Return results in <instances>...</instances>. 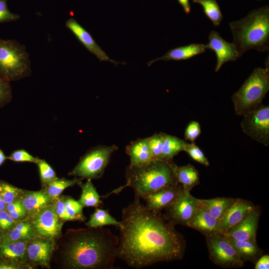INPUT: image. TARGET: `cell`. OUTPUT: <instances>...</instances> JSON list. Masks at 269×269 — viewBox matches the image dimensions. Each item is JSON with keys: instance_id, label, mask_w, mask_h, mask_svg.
<instances>
[{"instance_id": "1", "label": "cell", "mask_w": 269, "mask_h": 269, "mask_svg": "<svg viewBox=\"0 0 269 269\" xmlns=\"http://www.w3.org/2000/svg\"><path fill=\"white\" fill-rule=\"evenodd\" d=\"M117 258L129 267L141 269L159 262L181 260L185 241L160 213L134 201L122 211Z\"/></svg>"}, {"instance_id": "2", "label": "cell", "mask_w": 269, "mask_h": 269, "mask_svg": "<svg viewBox=\"0 0 269 269\" xmlns=\"http://www.w3.org/2000/svg\"><path fill=\"white\" fill-rule=\"evenodd\" d=\"M119 241L109 229H69L55 241L51 260L59 269H112Z\"/></svg>"}, {"instance_id": "3", "label": "cell", "mask_w": 269, "mask_h": 269, "mask_svg": "<svg viewBox=\"0 0 269 269\" xmlns=\"http://www.w3.org/2000/svg\"><path fill=\"white\" fill-rule=\"evenodd\" d=\"M233 43L241 57L246 51L269 49V6L251 11L244 18L229 23Z\"/></svg>"}, {"instance_id": "4", "label": "cell", "mask_w": 269, "mask_h": 269, "mask_svg": "<svg viewBox=\"0 0 269 269\" xmlns=\"http://www.w3.org/2000/svg\"><path fill=\"white\" fill-rule=\"evenodd\" d=\"M126 183L108 195L118 193L124 188L131 187L134 190V198L142 199L147 194L164 187L177 183L173 176L169 162L153 160L145 164L131 166L126 172Z\"/></svg>"}, {"instance_id": "5", "label": "cell", "mask_w": 269, "mask_h": 269, "mask_svg": "<svg viewBox=\"0 0 269 269\" xmlns=\"http://www.w3.org/2000/svg\"><path fill=\"white\" fill-rule=\"evenodd\" d=\"M269 91L268 62L265 68L258 67L254 69L241 87L233 95L232 101L236 115L242 116L262 104Z\"/></svg>"}, {"instance_id": "6", "label": "cell", "mask_w": 269, "mask_h": 269, "mask_svg": "<svg viewBox=\"0 0 269 269\" xmlns=\"http://www.w3.org/2000/svg\"><path fill=\"white\" fill-rule=\"evenodd\" d=\"M31 73L25 46L15 40L0 38V75L10 82L27 77Z\"/></svg>"}, {"instance_id": "7", "label": "cell", "mask_w": 269, "mask_h": 269, "mask_svg": "<svg viewBox=\"0 0 269 269\" xmlns=\"http://www.w3.org/2000/svg\"><path fill=\"white\" fill-rule=\"evenodd\" d=\"M117 149L116 145L93 148L82 157L69 175L82 179L100 178L109 164L112 154Z\"/></svg>"}, {"instance_id": "8", "label": "cell", "mask_w": 269, "mask_h": 269, "mask_svg": "<svg viewBox=\"0 0 269 269\" xmlns=\"http://www.w3.org/2000/svg\"><path fill=\"white\" fill-rule=\"evenodd\" d=\"M242 131L252 139L269 144V106L262 103L242 116Z\"/></svg>"}, {"instance_id": "9", "label": "cell", "mask_w": 269, "mask_h": 269, "mask_svg": "<svg viewBox=\"0 0 269 269\" xmlns=\"http://www.w3.org/2000/svg\"><path fill=\"white\" fill-rule=\"evenodd\" d=\"M206 242L210 259L215 264L226 268L243 266L244 262L224 236L215 234L207 236Z\"/></svg>"}, {"instance_id": "10", "label": "cell", "mask_w": 269, "mask_h": 269, "mask_svg": "<svg viewBox=\"0 0 269 269\" xmlns=\"http://www.w3.org/2000/svg\"><path fill=\"white\" fill-rule=\"evenodd\" d=\"M52 204L28 219L30 221L35 238L48 239L55 242L62 235L64 222L56 215Z\"/></svg>"}, {"instance_id": "11", "label": "cell", "mask_w": 269, "mask_h": 269, "mask_svg": "<svg viewBox=\"0 0 269 269\" xmlns=\"http://www.w3.org/2000/svg\"><path fill=\"white\" fill-rule=\"evenodd\" d=\"M198 207V199L182 189L165 210L164 218L172 223L186 226Z\"/></svg>"}, {"instance_id": "12", "label": "cell", "mask_w": 269, "mask_h": 269, "mask_svg": "<svg viewBox=\"0 0 269 269\" xmlns=\"http://www.w3.org/2000/svg\"><path fill=\"white\" fill-rule=\"evenodd\" d=\"M55 242L48 239L35 237L28 241L26 247L27 261L30 268H51Z\"/></svg>"}, {"instance_id": "13", "label": "cell", "mask_w": 269, "mask_h": 269, "mask_svg": "<svg viewBox=\"0 0 269 269\" xmlns=\"http://www.w3.org/2000/svg\"><path fill=\"white\" fill-rule=\"evenodd\" d=\"M66 27L71 31L80 43L91 53L93 54L100 62L109 61L117 65L126 64L125 62L115 61L107 55L105 52L96 42L90 33L75 18H70L65 23Z\"/></svg>"}, {"instance_id": "14", "label": "cell", "mask_w": 269, "mask_h": 269, "mask_svg": "<svg viewBox=\"0 0 269 269\" xmlns=\"http://www.w3.org/2000/svg\"><path fill=\"white\" fill-rule=\"evenodd\" d=\"M255 207L249 201L236 199L219 220L217 234L223 235L241 221Z\"/></svg>"}, {"instance_id": "15", "label": "cell", "mask_w": 269, "mask_h": 269, "mask_svg": "<svg viewBox=\"0 0 269 269\" xmlns=\"http://www.w3.org/2000/svg\"><path fill=\"white\" fill-rule=\"evenodd\" d=\"M209 43L206 49L214 51L217 58L215 71L218 72L225 63L236 61L240 56L233 43L224 40L216 31H211L209 35Z\"/></svg>"}, {"instance_id": "16", "label": "cell", "mask_w": 269, "mask_h": 269, "mask_svg": "<svg viewBox=\"0 0 269 269\" xmlns=\"http://www.w3.org/2000/svg\"><path fill=\"white\" fill-rule=\"evenodd\" d=\"M261 212L260 207L256 206L241 221L228 230L223 236L233 240L256 239Z\"/></svg>"}, {"instance_id": "17", "label": "cell", "mask_w": 269, "mask_h": 269, "mask_svg": "<svg viewBox=\"0 0 269 269\" xmlns=\"http://www.w3.org/2000/svg\"><path fill=\"white\" fill-rule=\"evenodd\" d=\"M28 240L0 242V262L8 263L19 267L21 269H31L26 256Z\"/></svg>"}, {"instance_id": "18", "label": "cell", "mask_w": 269, "mask_h": 269, "mask_svg": "<svg viewBox=\"0 0 269 269\" xmlns=\"http://www.w3.org/2000/svg\"><path fill=\"white\" fill-rule=\"evenodd\" d=\"M182 189V186L176 183L149 193L142 199L148 209L160 213L173 201Z\"/></svg>"}, {"instance_id": "19", "label": "cell", "mask_w": 269, "mask_h": 269, "mask_svg": "<svg viewBox=\"0 0 269 269\" xmlns=\"http://www.w3.org/2000/svg\"><path fill=\"white\" fill-rule=\"evenodd\" d=\"M27 217L30 218L51 205L53 201L42 189L40 191H23L20 198Z\"/></svg>"}, {"instance_id": "20", "label": "cell", "mask_w": 269, "mask_h": 269, "mask_svg": "<svg viewBox=\"0 0 269 269\" xmlns=\"http://www.w3.org/2000/svg\"><path fill=\"white\" fill-rule=\"evenodd\" d=\"M218 224V219L212 216L205 209L198 206L186 226L198 231L207 237L217 234Z\"/></svg>"}, {"instance_id": "21", "label": "cell", "mask_w": 269, "mask_h": 269, "mask_svg": "<svg viewBox=\"0 0 269 269\" xmlns=\"http://www.w3.org/2000/svg\"><path fill=\"white\" fill-rule=\"evenodd\" d=\"M168 162L176 181L183 189L190 191L200 183L199 172L193 165L188 164L179 166L171 160Z\"/></svg>"}, {"instance_id": "22", "label": "cell", "mask_w": 269, "mask_h": 269, "mask_svg": "<svg viewBox=\"0 0 269 269\" xmlns=\"http://www.w3.org/2000/svg\"><path fill=\"white\" fill-rule=\"evenodd\" d=\"M126 153L130 158L131 166H140L154 160L147 138L138 139L126 147Z\"/></svg>"}, {"instance_id": "23", "label": "cell", "mask_w": 269, "mask_h": 269, "mask_svg": "<svg viewBox=\"0 0 269 269\" xmlns=\"http://www.w3.org/2000/svg\"><path fill=\"white\" fill-rule=\"evenodd\" d=\"M206 49L205 45L203 44L192 43L188 45L178 47L170 49L162 56L149 61L147 65L150 66L153 63L160 60L168 61L171 60L189 59L196 55L204 53Z\"/></svg>"}, {"instance_id": "24", "label": "cell", "mask_w": 269, "mask_h": 269, "mask_svg": "<svg viewBox=\"0 0 269 269\" xmlns=\"http://www.w3.org/2000/svg\"><path fill=\"white\" fill-rule=\"evenodd\" d=\"M236 199L228 197L198 199V203L199 207L205 209L212 216L219 220Z\"/></svg>"}, {"instance_id": "25", "label": "cell", "mask_w": 269, "mask_h": 269, "mask_svg": "<svg viewBox=\"0 0 269 269\" xmlns=\"http://www.w3.org/2000/svg\"><path fill=\"white\" fill-rule=\"evenodd\" d=\"M35 238L29 219L16 221L14 225L3 232V240L10 241L29 240Z\"/></svg>"}, {"instance_id": "26", "label": "cell", "mask_w": 269, "mask_h": 269, "mask_svg": "<svg viewBox=\"0 0 269 269\" xmlns=\"http://www.w3.org/2000/svg\"><path fill=\"white\" fill-rule=\"evenodd\" d=\"M229 240L244 262L256 261L262 253V250L258 246L256 239L243 241Z\"/></svg>"}, {"instance_id": "27", "label": "cell", "mask_w": 269, "mask_h": 269, "mask_svg": "<svg viewBox=\"0 0 269 269\" xmlns=\"http://www.w3.org/2000/svg\"><path fill=\"white\" fill-rule=\"evenodd\" d=\"M163 146L160 160L168 162L180 151H184L187 142L176 136L161 133Z\"/></svg>"}, {"instance_id": "28", "label": "cell", "mask_w": 269, "mask_h": 269, "mask_svg": "<svg viewBox=\"0 0 269 269\" xmlns=\"http://www.w3.org/2000/svg\"><path fill=\"white\" fill-rule=\"evenodd\" d=\"M82 179L75 177L73 179L58 178L42 186V190L53 200L61 196L63 191L69 187L82 183Z\"/></svg>"}, {"instance_id": "29", "label": "cell", "mask_w": 269, "mask_h": 269, "mask_svg": "<svg viewBox=\"0 0 269 269\" xmlns=\"http://www.w3.org/2000/svg\"><path fill=\"white\" fill-rule=\"evenodd\" d=\"M81 194L78 200L83 207H99L102 204L100 196L91 180L88 179L85 183H81Z\"/></svg>"}, {"instance_id": "30", "label": "cell", "mask_w": 269, "mask_h": 269, "mask_svg": "<svg viewBox=\"0 0 269 269\" xmlns=\"http://www.w3.org/2000/svg\"><path fill=\"white\" fill-rule=\"evenodd\" d=\"M121 224V221L113 217L108 210L98 207L86 223V226L90 228H100L107 225H113L119 228Z\"/></svg>"}, {"instance_id": "31", "label": "cell", "mask_w": 269, "mask_h": 269, "mask_svg": "<svg viewBox=\"0 0 269 269\" xmlns=\"http://www.w3.org/2000/svg\"><path fill=\"white\" fill-rule=\"evenodd\" d=\"M193 2L198 3L202 6L205 14L215 26L220 25L223 15L216 0H193Z\"/></svg>"}, {"instance_id": "32", "label": "cell", "mask_w": 269, "mask_h": 269, "mask_svg": "<svg viewBox=\"0 0 269 269\" xmlns=\"http://www.w3.org/2000/svg\"><path fill=\"white\" fill-rule=\"evenodd\" d=\"M64 202L66 213L71 221H84L86 217L83 213V207L74 198L64 196Z\"/></svg>"}, {"instance_id": "33", "label": "cell", "mask_w": 269, "mask_h": 269, "mask_svg": "<svg viewBox=\"0 0 269 269\" xmlns=\"http://www.w3.org/2000/svg\"><path fill=\"white\" fill-rule=\"evenodd\" d=\"M23 191L6 182L0 181V194L6 204L20 199Z\"/></svg>"}, {"instance_id": "34", "label": "cell", "mask_w": 269, "mask_h": 269, "mask_svg": "<svg viewBox=\"0 0 269 269\" xmlns=\"http://www.w3.org/2000/svg\"><path fill=\"white\" fill-rule=\"evenodd\" d=\"M42 186H44L57 178L53 168L45 160L39 159L37 162Z\"/></svg>"}, {"instance_id": "35", "label": "cell", "mask_w": 269, "mask_h": 269, "mask_svg": "<svg viewBox=\"0 0 269 269\" xmlns=\"http://www.w3.org/2000/svg\"><path fill=\"white\" fill-rule=\"evenodd\" d=\"M184 151L187 152L191 158L196 162L205 166L210 165L208 159L206 157L203 151L194 143H187Z\"/></svg>"}, {"instance_id": "36", "label": "cell", "mask_w": 269, "mask_h": 269, "mask_svg": "<svg viewBox=\"0 0 269 269\" xmlns=\"http://www.w3.org/2000/svg\"><path fill=\"white\" fill-rule=\"evenodd\" d=\"M5 210L16 221L27 218L26 211L20 199L6 204Z\"/></svg>"}, {"instance_id": "37", "label": "cell", "mask_w": 269, "mask_h": 269, "mask_svg": "<svg viewBox=\"0 0 269 269\" xmlns=\"http://www.w3.org/2000/svg\"><path fill=\"white\" fill-rule=\"evenodd\" d=\"M147 138L153 159L159 160L163 146V139L161 133L155 134Z\"/></svg>"}, {"instance_id": "38", "label": "cell", "mask_w": 269, "mask_h": 269, "mask_svg": "<svg viewBox=\"0 0 269 269\" xmlns=\"http://www.w3.org/2000/svg\"><path fill=\"white\" fill-rule=\"evenodd\" d=\"M38 158L33 156L26 150L21 149L13 151L10 155L7 157V159L14 162H28L37 163L39 160Z\"/></svg>"}, {"instance_id": "39", "label": "cell", "mask_w": 269, "mask_h": 269, "mask_svg": "<svg viewBox=\"0 0 269 269\" xmlns=\"http://www.w3.org/2000/svg\"><path fill=\"white\" fill-rule=\"evenodd\" d=\"M12 97L9 82L0 75V107L9 103Z\"/></svg>"}, {"instance_id": "40", "label": "cell", "mask_w": 269, "mask_h": 269, "mask_svg": "<svg viewBox=\"0 0 269 269\" xmlns=\"http://www.w3.org/2000/svg\"><path fill=\"white\" fill-rule=\"evenodd\" d=\"M201 132V127L199 123L195 121H192L189 123L185 129V139L193 142L200 135Z\"/></svg>"}, {"instance_id": "41", "label": "cell", "mask_w": 269, "mask_h": 269, "mask_svg": "<svg viewBox=\"0 0 269 269\" xmlns=\"http://www.w3.org/2000/svg\"><path fill=\"white\" fill-rule=\"evenodd\" d=\"M7 0H0V23L15 21L19 19L20 16L13 13L8 9Z\"/></svg>"}, {"instance_id": "42", "label": "cell", "mask_w": 269, "mask_h": 269, "mask_svg": "<svg viewBox=\"0 0 269 269\" xmlns=\"http://www.w3.org/2000/svg\"><path fill=\"white\" fill-rule=\"evenodd\" d=\"M52 205L56 215L61 220L64 222L71 221L66 211L64 202V196L61 195L54 200Z\"/></svg>"}, {"instance_id": "43", "label": "cell", "mask_w": 269, "mask_h": 269, "mask_svg": "<svg viewBox=\"0 0 269 269\" xmlns=\"http://www.w3.org/2000/svg\"><path fill=\"white\" fill-rule=\"evenodd\" d=\"M16 222L5 210H0V229L3 232L11 228Z\"/></svg>"}, {"instance_id": "44", "label": "cell", "mask_w": 269, "mask_h": 269, "mask_svg": "<svg viewBox=\"0 0 269 269\" xmlns=\"http://www.w3.org/2000/svg\"><path fill=\"white\" fill-rule=\"evenodd\" d=\"M269 268V256H262L256 262L255 269H268Z\"/></svg>"}, {"instance_id": "45", "label": "cell", "mask_w": 269, "mask_h": 269, "mask_svg": "<svg viewBox=\"0 0 269 269\" xmlns=\"http://www.w3.org/2000/svg\"><path fill=\"white\" fill-rule=\"evenodd\" d=\"M177 1L182 7L185 12L189 14L191 11V6L189 0H177Z\"/></svg>"}, {"instance_id": "46", "label": "cell", "mask_w": 269, "mask_h": 269, "mask_svg": "<svg viewBox=\"0 0 269 269\" xmlns=\"http://www.w3.org/2000/svg\"><path fill=\"white\" fill-rule=\"evenodd\" d=\"M7 159V157L5 155L3 151L0 149V166H1Z\"/></svg>"}, {"instance_id": "47", "label": "cell", "mask_w": 269, "mask_h": 269, "mask_svg": "<svg viewBox=\"0 0 269 269\" xmlns=\"http://www.w3.org/2000/svg\"><path fill=\"white\" fill-rule=\"evenodd\" d=\"M6 204L4 202L0 194V210H4L6 208Z\"/></svg>"}, {"instance_id": "48", "label": "cell", "mask_w": 269, "mask_h": 269, "mask_svg": "<svg viewBox=\"0 0 269 269\" xmlns=\"http://www.w3.org/2000/svg\"><path fill=\"white\" fill-rule=\"evenodd\" d=\"M3 232L0 229V242L3 240Z\"/></svg>"}, {"instance_id": "49", "label": "cell", "mask_w": 269, "mask_h": 269, "mask_svg": "<svg viewBox=\"0 0 269 269\" xmlns=\"http://www.w3.org/2000/svg\"></svg>"}]
</instances>
